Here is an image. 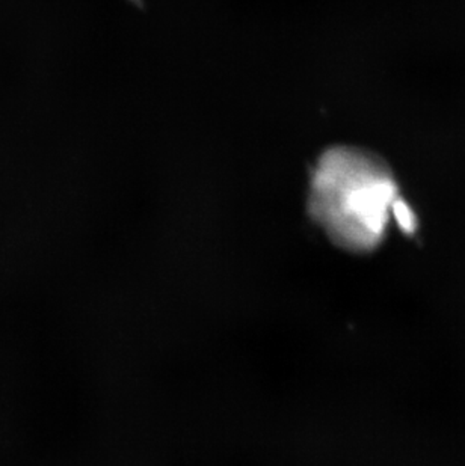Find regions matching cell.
Returning <instances> with one entry per match:
<instances>
[{
	"label": "cell",
	"instance_id": "6da1fadb",
	"mask_svg": "<svg viewBox=\"0 0 465 466\" xmlns=\"http://www.w3.org/2000/svg\"><path fill=\"white\" fill-rule=\"evenodd\" d=\"M399 192L390 167L369 151L338 147L313 172L308 208L333 242L349 251H372L395 219Z\"/></svg>",
	"mask_w": 465,
	"mask_h": 466
}]
</instances>
